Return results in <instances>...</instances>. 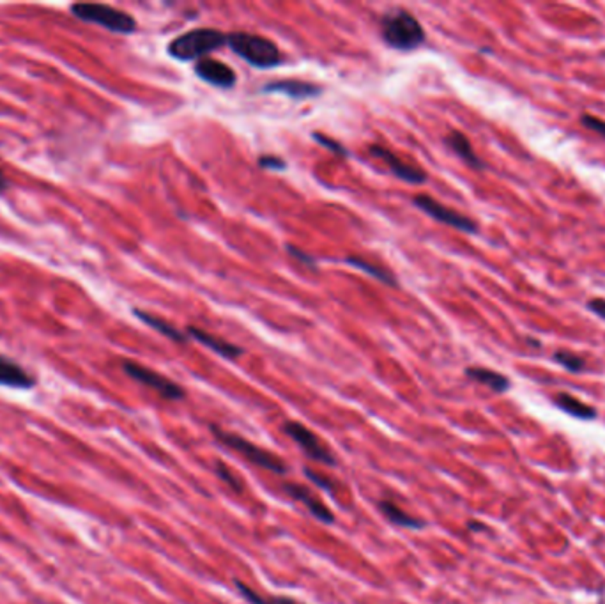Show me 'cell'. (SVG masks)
Here are the masks:
<instances>
[{"mask_svg":"<svg viewBox=\"0 0 605 604\" xmlns=\"http://www.w3.org/2000/svg\"><path fill=\"white\" fill-rule=\"evenodd\" d=\"M444 142H446L451 151L455 153L457 156H460L466 163H469L471 167H477V169L484 167V162L478 158L473 146H471L469 138L464 134H460V131H450V134L446 135V138H444Z\"/></svg>","mask_w":605,"mask_h":604,"instance_id":"9a60e30c","label":"cell"},{"mask_svg":"<svg viewBox=\"0 0 605 604\" xmlns=\"http://www.w3.org/2000/svg\"><path fill=\"white\" fill-rule=\"evenodd\" d=\"M212 432H215V436L220 442L225 443L227 446L234 449L236 452H239L241 456L246 457L250 463L257 464V466L260 468H265V470L269 471H275V473H285L287 471V466L283 464V461L280 459V457L268 452V450L260 449V446H257L255 443L248 442L243 436L234 434V432H225L218 427H212Z\"/></svg>","mask_w":605,"mask_h":604,"instance_id":"5b68a950","label":"cell"},{"mask_svg":"<svg viewBox=\"0 0 605 604\" xmlns=\"http://www.w3.org/2000/svg\"><path fill=\"white\" fill-rule=\"evenodd\" d=\"M283 429L301 449L305 450L306 456L312 457L313 461H319V463L324 464H335L333 454L326 449V445L306 425L299 424V422H287Z\"/></svg>","mask_w":605,"mask_h":604,"instance_id":"ba28073f","label":"cell"},{"mask_svg":"<svg viewBox=\"0 0 605 604\" xmlns=\"http://www.w3.org/2000/svg\"><path fill=\"white\" fill-rule=\"evenodd\" d=\"M188 335H190V337H193L197 342H200V344H204L205 348H209L211 351L218 353V355L223 356V358L234 360V358H239V356L243 355V349H241L239 345L230 344V342L223 341V338L215 337V335L208 333V331L200 330V328H197V326L188 328Z\"/></svg>","mask_w":605,"mask_h":604,"instance_id":"4fadbf2b","label":"cell"},{"mask_svg":"<svg viewBox=\"0 0 605 604\" xmlns=\"http://www.w3.org/2000/svg\"><path fill=\"white\" fill-rule=\"evenodd\" d=\"M0 385L11 386V389H32L36 385V379L15 362L6 356L0 355Z\"/></svg>","mask_w":605,"mask_h":604,"instance_id":"7c38bea8","label":"cell"},{"mask_svg":"<svg viewBox=\"0 0 605 604\" xmlns=\"http://www.w3.org/2000/svg\"><path fill=\"white\" fill-rule=\"evenodd\" d=\"M195 73L200 80L211 83L215 87H222V89H229L236 83L237 76L230 66H227L225 62L216 61V59L204 57L195 64Z\"/></svg>","mask_w":605,"mask_h":604,"instance_id":"30bf717a","label":"cell"},{"mask_svg":"<svg viewBox=\"0 0 605 604\" xmlns=\"http://www.w3.org/2000/svg\"><path fill=\"white\" fill-rule=\"evenodd\" d=\"M122 369H124V372L129 378L142 383V385L149 386V389L156 390V392L165 397V399L179 401L184 397L183 386H179L177 383H174L172 379L162 376L160 372L152 371V369L143 367V365L131 362V360H124V362H122Z\"/></svg>","mask_w":605,"mask_h":604,"instance_id":"8992f818","label":"cell"},{"mask_svg":"<svg viewBox=\"0 0 605 604\" xmlns=\"http://www.w3.org/2000/svg\"><path fill=\"white\" fill-rule=\"evenodd\" d=\"M412 202H414L416 208H419L423 213H426L430 218L437 220V222L446 223V225L453 227V229H459L467 234L478 232V225L473 222V220L460 215V213L455 211V209L446 208V206H443L441 202H437L436 199L429 197V195H416Z\"/></svg>","mask_w":605,"mask_h":604,"instance_id":"52a82bcc","label":"cell"},{"mask_svg":"<svg viewBox=\"0 0 605 604\" xmlns=\"http://www.w3.org/2000/svg\"><path fill=\"white\" fill-rule=\"evenodd\" d=\"M381 34L384 43L395 50H414L425 41L421 23L404 9H395L383 16Z\"/></svg>","mask_w":605,"mask_h":604,"instance_id":"6da1fadb","label":"cell"},{"mask_svg":"<svg viewBox=\"0 0 605 604\" xmlns=\"http://www.w3.org/2000/svg\"><path fill=\"white\" fill-rule=\"evenodd\" d=\"M237 588H239V592L243 593L244 597H246L248 600H250L251 604H303V603H297V600L294 599H287V597H276V599H262V597H258L257 593L253 592L251 588H248L246 585H243V583L237 581L236 583Z\"/></svg>","mask_w":605,"mask_h":604,"instance_id":"44dd1931","label":"cell"},{"mask_svg":"<svg viewBox=\"0 0 605 604\" xmlns=\"http://www.w3.org/2000/svg\"><path fill=\"white\" fill-rule=\"evenodd\" d=\"M587 309L593 310L598 317H601V319L605 321V300L593 298L589 303H587Z\"/></svg>","mask_w":605,"mask_h":604,"instance_id":"83f0119b","label":"cell"},{"mask_svg":"<svg viewBox=\"0 0 605 604\" xmlns=\"http://www.w3.org/2000/svg\"><path fill=\"white\" fill-rule=\"evenodd\" d=\"M345 263L351 264V266H354L356 270H361L363 273L370 275V277H373V278H376V280L383 282L384 285H390V288H397V278H395V275L391 273V271L384 270V268L377 266V264L369 263V261L361 259V257H358V256L347 257V259H345Z\"/></svg>","mask_w":605,"mask_h":604,"instance_id":"d6986e66","label":"cell"},{"mask_svg":"<svg viewBox=\"0 0 605 604\" xmlns=\"http://www.w3.org/2000/svg\"><path fill=\"white\" fill-rule=\"evenodd\" d=\"M258 167H262V169L265 170H285L287 163L285 160H282L280 156H272V155H264L258 158Z\"/></svg>","mask_w":605,"mask_h":604,"instance_id":"d4e9b609","label":"cell"},{"mask_svg":"<svg viewBox=\"0 0 605 604\" xmlns=\"http://www.w3.org/2000/svg\"><path fill=\"white\" fill-rule=\"evenodd\" d=\"M580 123H582L587 130H593L597 131V134H600L601 137H605V121H601V119L586 114L580 117Z\"/></svg>","mask_w":605,"mask_h":604,"instance_id":"484cf974","label":"cell"},{"mask_svg":"<svg viewBox=\"0 0 605 604\" xmlns=\"http://www.w3.org/2000/svg\"><path fill=\"white\" fill-rule=\"evenodd\" d=\"M216 473H218L220 478H222L223 482H227V484H229V486L232 487L234 491H237V493H241V491H243V482H241L239 478H237L236 475H234L232 471H230L223 463L216 464Z\"/></svg>","mask_w":605,"mask_h":604,"instance_id":"603a6c76","label":"cell"},{"mask_svg":"<svg viewBox=\"0 0 605 604\" xmlns=\"http://www.w3.org/2000/svg\"><path fill=\"white\" fill-rule=\"evenodd\" d=\"M71 15L82 22L94 23V25L104 27L117 34H133L136 29V22L131 15L115 9L107 4H94V2H78L69 8Z\"/></svg>","mask_w":605,"mask_h":604,"instance_id":"277c9868","label":"cell"},{"mask_svg":"<svg viewBox=\"0 0 605 604\" xmlns=\"http://www.w3.org/2000/svg\"><path fill=\"white\" fill-rule=\"evenodd\" d=\"M556 404H558V408H561L565 413L572 415V417L575 418L591 420V418L597 417V410H594V408L587 406L586 403L575 399V397L570 396V393H558V396H556Z\"/></svg>","mask_w":605,"mask_h":604,"instance_id":"ac0fdd59","label":"cell"},{"mask_svg":"<svg viewBox=\"0 0 605 604\" xmlns=\"http://www.w3.org/2000/svg\"><path fill=\"white\" fill-rule=\"evenodd\" d=\"M370 155L376 156V158L383 160L388 167H390L391 172L398 177V179L405 181L409 184H421L426 181L425 170H421L419 167L411 165V163L404 162V160L398 158L397 155L390 151V149L383 148V146H372L370 148Z\"/></svg>","mask_w":605,"mask_h":604,"instance_id":"9c48e42d","label":"cell"},{"mask_svg":"<svg viewBox=\"0 0 605 604\" xmlns=\"http://www.w3.org/2000/svg\"><path fill=\"white\" fill-rule=\"evenodd\" d=\"M227 45L253 68H275L282 62V54L271 40L248 32H232L227 36Z\"/></svg>","mask_w":605,"mask_h":604,"instance_id":"7a4b0ae2","label":"cell"},{"mask_svg":"<svg viewBox=\"0 0 605 604\" xmlns=\"http://www.w3.org/2000/svg\"><path fill=\"white\" fill-rule=\"evenodd\" d=\"M133 312H135V316L138 317L140 321H143V323H145L147 326H150V328H152V330L160 331V333H162V335L169 337L170 341L177 342V344H184V342H188L186 333H183V331L177 330V328L174 326V324H170L169 321L162 319V317L155 316V314L145 312V310L135 309V310H133Z\"/></svg>","mask_w":605,"mask_h":604,"instance_id":"2e32d148","label":"cell"},{"mask_svg":"<svg viewBox=\"0 0 605 604\" xmlns=\"http://www.w3.org/2000/svg\"><path fill=\"white\" fill-rule=\"evenodd\" d=\"M379 509H381V512H383V514L386 516V518L390 519L391 523H395V525L404 526V528H419V526H423V523L419 521V519L409 516L407 512H404L400 507H397L395 504H391V502L383 500L379 504Z\"/></svg>","mask_w":605,"mask_h":604,"instance_id":"ffe728a7","label":"cell"},{"mask_svg":"<svg viewBox=\"0 0 605 604\" xmlns=\"http://www.w3.org/2000/svg\"><path fill=\"white\" fill-rule=\"evenodd\" d=\"M312 137L316 138V141L319 142V144L323 146V148H326V149H330V151H333L335 155H340L342 158H345V156H349V151H347V149L344 148V146L340 144V142L333 141V138L326 137V135H323V134H313Z\"/></svg>","mask_w":605,"mask_h":604,"instance_id":"cb8c5ba5","label":"cell"},{"mask_svg":"<svg viewBox=\"0 0 605 604\" xmlns=\"http://www.w3.org/2000/svg\"><path fill=\"white\" fill-rule=\"evenodd\" d=\"M466 374L469 376L471 379H474V381H478V383H481V385L492 389L494 392H505V390L510 389L508 378H505V376L499 374V372L491 371V369L469 367V369H466Z\"/></svg>","mask_w":605,"mask_h":604,"instance_id":"e0dca14e","label":"cell"},{"mask_svg":"<svg viewBox=\"0 0 605 604\" xmlns=\"http://www.w3.org/2000/svg\"><path fill=\"white\" fill-rule=\"evenodd\" d=\"M285 490H287V493L290 495V497L296 498V500H299V502H303V504L306 505V509H309V511L312 512V514L316 516L319 521L333 523V512H331L330 509H328L326 505H324L323 502L319 500V498L313 497L312 491L306 490L305 486H299V484H287Z\"/></svg>","mask_w":605,"mask_h":604,"instance_id":"5bb4252c","label":"cell"},{"mask_svg":"<svg viewBox=\"0 0 605 604\" xmlns=\"http://www.w3.org/2000/svg\"><path fill=\"white\" fill-rule=\"evenodd\" d=\"M9 188V181L8 177H6V174L2 172V169H0V194H4L6 190Z\"/></svg>","mask_w":605,"mask_h":604,"instance_id":"f1b7e54d","label":"cell"},{"mask_svg":"<svg viewBox=\"0 0 605 604\" xmlns=\"http://www.w3.org/2000/svg\"><path fill=\"white\" fill-rule=\"evenodd\" d=\"M262 93L265 94H283L292 100H309L316 97L323 93L319 85L310 82H301V80H278V82H269L262 87Z\"/></svg>","mask_w":605,"mask_h":604,"instance_id":"8fae6325","label":"cell"},{"mask_svg":"<svg viewBox=\"0 0 605 604\" xmlns=\"http://www.w3.org/2000/svg\"><path fill=\"white\" fill-rule=\"evenodd\" d=\"M287 252H289L290 257H294V259H296V261L303 263V264H305V266L316 268V259H313L312 256H309V254H306V252H303V250L297 249V247L289 245V247H287Z\"/></svg>","mask_w":605,"mask_h":604,"instance_id":"4316f807","label":"cell"},{"mask_svg":"<svg viewBox=\"0 0 605 604\" xmlns=\"http://www.w3.org/2000/svg\"><path fill=\"white\" fill-rule=\"evenodd\" d=\"M227 45V36L216 29H195L170 41L169 54L177 61H200L204 55Z\"/></svg>","mask_w":605,"mask_h":604,"instance_id":"3957f363","label":"cell"},{"mask_svg":"<svg viewBox=\"0 0 605 604\" xmlns=\"http://www.w3.org/2000/svg\"><path fill=\"white\" fill-rule=\"evenodd\" d=\"M554 360L558 362V364H561L563 367L568 369V371L572 372H579L586 367V362H584L580 356L573 355V353H568V351H556Z\"/></svg>","mask_w":605,"mask_h":604,"instance_id":"7402d4cb","label":"cell"}]
</instances>
